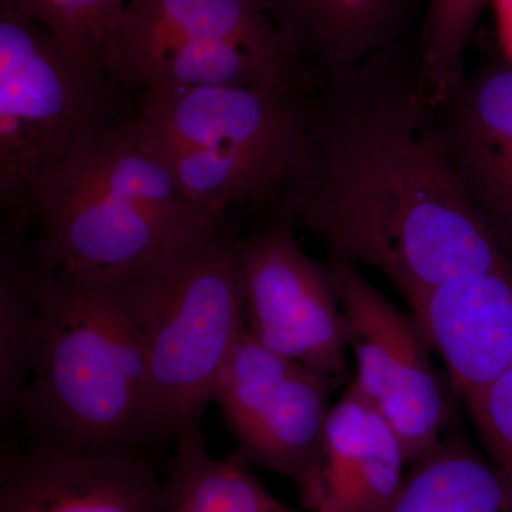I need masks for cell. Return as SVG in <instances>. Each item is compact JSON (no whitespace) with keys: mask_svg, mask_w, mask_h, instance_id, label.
Wrapping results in <instances>:
<instances>
[{"mask_svg":"<svg viewBox=\"0 0 512 512\" xmlns=\"http://www.w3.org/2000/svg\"><path fill=\"white\" fill-rule=\"evenodd\" d=\"M427 0H259L313 72L365 62L404 42Z\"/></svg>","mask_w":512,"mask_h":512,"instance_id":"cell-15","label":"cell"},{"mask_svg":"<svg viewBox=\"0 0 512 512\" xmlns=\"http://www.w3.org/2000/svg\"><path fill=\"white\" fill-rule=\"evenodd\" d=\"M238 244L222 220L117 286L143 335L148 444L175 441L200 427L247 332Z\"/></svg>","mask_w":512,"mask_h":512,"instance_id":"cell-5","label":"cell"},{"mask_svg":"<svg viewBox=\"0 0 512 512\" xmlns=\"http://www.w3.org/2000/svg\"><path fill=\"white\" fill-rule=\"evenodd\" d=\"M328 377L266 348L247 332L228 360L212 403L220 407L237 451L295 484L301 503L318 470L328 421Z\"/></svg>","mask_w":512,"mask_h":512,"instance_id":"cell-8","label":"cell"},{"mask_svg":"<svg viewBox=\"0 0 512 512\" xmlns=\"http://www.w3.org/2000/svg\"><path fill=\"white\" fill-rule=\"evenodd\" d=\"M247 330L258 342L330 382L348 367V328L329 265L303 251L279 218L239 239Z\"/></svg>","mask_w":512,"mask_h":512,"instance_id":"cell-9","label":"cell"},{"mask_svg":"<svg viewBox=\"0 0 512 512\" xmlns=\"http://www.w3.org/2000/svg\"><path fill=\"white\" fill-rule=\"evenodd\" d=\"M295 83L154 87L133 126L202 210L279 204L305 136L306 93Z\"/></svg>","mask_w":512,"mask_h":512,"instance_id":"cell-4","label":"cell"},{"mask_svg":"<svg viewBox=\"0 0 512 512\" xmlns=\"http://www.w3.org/2000/svg\"><path fill=\"white\" fill-rule=\"evenodd\" d=\"M390 512H505L504 488L490 461L463 440H443L414 463Z\"/></svg>","mask_w":512,"mask_h":512,"instance_id":"cell-19","label":"cell"},{"mask_svg":"<svg viewBox=\"0 0 512 512\" xmlns=\"http://www.w3.org/2000/svg\"><path fill=\"white\" fill-rule=\"evenodd\" d=\"M37 266L42 340L16 416L39 446L143 453L146 352L126 295Z\"/></svg>","mask_w":512,"mask_h":512,"instance_id":"cell-3","label":"cell"},{"mask_svg":"<svg viewBox=\"0 0 512 512\" xmlns=\"http://www.w3.org/2000/svg\"><path fill=\"white\" fill-rule=\"evenodd\" d=\"M460 183L512 261V66L464 76L436 106Z\"/></svg>","mask_w":512,"mask_h":512,"instance_id":"cell-11","label":"cell"},{"mask_svg":"<svg viewBox=\"0 0 512 512\" xmlns=\"http://www.w3.org/2000/svg\"><path fill=\"white\" fill-rule=\"evenodd\" d=\"M10 212L25 218L37 264L109 286L126 284L195 232L225 220L187 198L141 146L131 116L43 177Z\"/></svg>","mask_w":512,"mask_h":512,"instance_id":"cell-2","label":"cell"},{"mask_svg":"<svg viewBox=\"0 0 512 512\" xmlns=\"http://www.w3.org/2000/svg\"><path fill=\"white\" fill-rule=\"evenodd\" d=\"M464 403L503 485L505 512H512V366L493 386Z\"/></svg>","mask_w":512,"mask_h":512,"instance_id":"cell-22","label":"cell"},{"mask_svg":"<svg viewBox=\"0 0 512 512\" xmlns=\"http://www.w3.org/2000/svg\"><path fill=\"white\" fill-rule=\"evenodd\" d=\"M497 15L498 36L505 56V62L512 66V6L495 9Z\"/></svg>","mask_w":512,"mask_h":512,"instance_id":"cell-23","label":"cell"},{"mask_svg":"<svg viewBox=\"0 0 512 512\" xmlns=\"http://www.w3.org/2000/svg\"><path fill=\"white\" fill-rule=\"evenodd\" d=\"M0 239V421L16 417V404L28 384L43 332L37 266L28 224L3 214Z\"/></svg>","mask_w":512,"mask_h":512,"instance_id":"cell-16","label":"cell"},{"mask_svg":"<svg viewBox=\"0 0 512 512\" xmlns=\"http://www.w3.org/2000/svg\"><path fill=\"white\" fill-rule=\"evenodd\" d=\"M121 26L190 39L224 40L248 47L288 69L312 70L286 45L259 0H130Z\"/></svg>","mask_w":512,"mask_h":512,"instance_id":"cell-17","label":"cell"},{"mask_svg":"<svg viewBox=\"0 0 512 512\" xmlns=\"http://www.w3.org/2000/svg\"><path fill=\"white\" fill-rule=\"evenodd\" d=\"M0 512H168V504L164 480L144 453L3 444Z\"/></svg>","mask_w":512,"mask_h":512,"instance_id":"cell-10","label":"cell"},{"mask_svg":"<svg viewBox=\"0 0 512 512\" xmlns=\"http://www.w3.org/2000/svg\"><path fill=\"white\" fill-rule=\"evenodd\" d=\"M349 349L355 355V383L392 424L409 463L443 441L450 406L433 362L429 340L413 313L397 309L352 262L330 255Z\"/></svg>","mask_w":512,"mask_h":512,"instance_id":"cell-7","label":"cell"},{"mask_svg":"<svg viewBox=\"0 0 512 512\" xmlns=\"http://www.w3.org/2000/svg\"><path fill=\"white\" fill-rule=\"evenodd\" d=\"M174 443L164 480L168 512H296L266 490L237 450L212 457L200 427Z\"/></svg>","mask_w":512,"mask_h":512,"instance_id":"cell-18","label":"cell"},{"mask_svg":"<svg viewBox=\"0 0 512 512\" xmlns=\"http://www.w3.org/2000/svg\"><path fill=\"white\" fill-rule=\"evenodd\" d=\"M106 70L67 53L0 0V207L19 210L47 174L80 156L123 114Z\"/></svg>","mask_w":512,"mask_h":512,"instance_id":"cell-6","label":"cell"},{"mask_svg":"<svg viewBox=\"0 0 512 512\" xmlns=\"http://www.w3.org/2000/svg\"><path fill=\"white\" fill-rule=\"evenodd\" d=\"M409 306L464 402L511 369L512 262L434 286Z\"/></svg>","mask_w":512,"mask_h":512,"instance_id":"cell-12","label":"cell"},{"mask_svg":"<svg viewBox=\"0 0 512 512\" xmlns=\"http://www.w3.org/2000/svg\"><path fill=\"white\" fill-rule=\"evenodd\" d=\"M402 47L316 73L279 215L325 239L330 255L379 271L410 305L512 261L467 197Z\"/></svg>","mask_w":512,"mask_h":512,"instance_id":"cell-1","label":"cell"},{"mask_svg":"<svg viewBox=\"0 0 512 512\" xmlns=\"http://www.w3.org/2000/svg\"><path fill=\"white\" fill-rule=\"evenodd\" d=\"M490 0H427L417 46L424 96L441 103L463 80L464 55Z\"/></svg>","mask_w":512,"mask_h":512,"instance_id":"cell-20","label":"cell"},{"mask_svg":"<svg viewBox=\"0 0 512 512\" xmlns=\"http://www.w3.org/2000/svg\"><path fill=\"white\" fill-rule=\"evenodd\" d=\"M80 62L106 70L130 0H6ZM107 72V70H106Z\"/></svg>","mask_w":512,"mask_h":512,"instance_id":"cell-21","label":"cell"},{"mask_svg":"<svg viewBox=\"0 0 512 512\" xmlns=\"http://www.w3.org/2000/svg\"><path fill=\"white\" fill-rule=\"evenodd\" d=\"M409 463L402 441L355 383L330 409L315 481L303 507L311 512H390Z\"/></svg>","mask_w":512,"mask_h":512,"instance_id":"cell-13","label":"cell"},{"mask_svg":"<svg viewBox=\"0 0 512 512\" xmlns=\"http://www.w3.org/2000/svg\"><path fill=\"white\" fill-rule=\"evenodd\" d=\"M121 89L295 83L311 89L313 72L288 69L224 40L190 39L160 30L121 26L106 64Z\"/></svg>","mask_w":512,"mask_h":512,"instance_id":"cell-14","label":"cell"}]
</instances>
